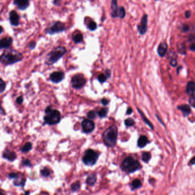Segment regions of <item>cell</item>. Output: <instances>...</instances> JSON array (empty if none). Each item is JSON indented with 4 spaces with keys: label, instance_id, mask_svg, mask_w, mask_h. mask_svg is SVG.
<instances>
[{
    "label": "cell",
    "instance_id": "6da1fadb",
    "mask_svg": "<svg viewBox=\"0 0 195 195\" xmlns=\"http://www.w3.org/2000/svg\"><path fill=\"white\" fill-rule=\"evenodd\" d=\"M22 54L16 50L5 51L0 56V62L5 65H9L22 61Z\"/></svg>",
    "mask_w": 195,
    "mask_h": 195
},
{
    "label": "cell",
    "instance_id": "7a4b0ae2",
    "mask_svg": "<svg viewBox=\"0 0 195 195\" xmlns=\"http://www.w3.org/2000/svg\"><path fill=\"white\" fill-rule=\"evenodd\" d=\"M118 137V129L115 125L106 129L102 134L104 144L108 147H114L117 143Z\"/></svg>",
    "mask_w": 195,
    "mask_h": 195
},
{
    "label": "cell",
    "instance_id": "3957f363",
    "mask_svg": "<svg viewBox=\"0 0 195 195\" xmlns=\"http://www.w3.org/2000/svg\"><path fill=\"white\" fill-rule=\"evenodd\" d=\"M67 52V49L61 46L54 48L46 56L45 63L48 66L53 65Z\"/></svg>",
    "mask_w": 195,
    "mask_h": 195
},
{
    "label": "cell",
    "instance_id": "277c9868",
    "mask_svg": "<svg viewBox=\"0 0 195 195\" xmlns=\"http://www.w3.org/2000/svg\"><path fill=\"white\" fill-rule=\"evenodd\" d=\"M121 167L123 171L128 173H134L141 168L139 161L131 156L125 158L121 163Z\"/></svg>",
    "mask_w": 195,
    "mask_h": 195
},
{
    "label": "cell",
    "instance_id": "5b68a950",
    "mask_svg": "<svg viewBox=\"0 0 195 195\" xmlns=\"http://www.w3.org/2000/svg\"><path fill=\"white\" fill-rule=\"evenodd\" d=\"M45 116L44 121L49 125L57 124L61 120V113L56 109H53L50 106H48L45 110Z\"/></svg>",
    "mask_w": 195,
    "mask_h": 195
},
{
    "label": "cell",
    "instance_id": "8992f818",
    "mask_svg": "<svg viewBox=\"0 0 195 195\" xmlns=\"http://www.w3.org/2000/svg\"><path fill=\"white\" fill-rule=\"evenodd\" d=\"M111 17L124 19L126 16V11L123 7H118L117 0H112L110 3Z\"/></svg>",
    "mask_w": 195,
    "mask_h": 195
},
{
    "label": "cell",
    "instance_id": "52a82bcc",
    "mask_svg": "<svg viewBox=\"0 0 195 195\" xmlns=\"http://www.w3.org/2000/svg\"><path fill=\"white\" fill-rule=\"evenodd\" d=\"M98 158V154L92 149H88L85 151L83 157V161L86 165L92 166L95 165Z\"/></svg>",
    "mask_w": 195,
    "mask_h": 195
},
{
    "label": "cell",
    "instance_id": "ba28073f",
    "mask_svg": "<svg viewBox=\"0 0 195 195\" xmlns=\"http://www.w3.org/2000/svg\"><path fill=\"white\" fill-rule=\"evenodd\" d=\"M66 30L65 24L60 21H56L52 25L46 29V33L51 35L61 33Z\"/></svg>",
    "mask_w": 195,
    "mask_h": 195
},
{
    "label": "cell",
    "instance_id": "9c48e42d",
    "mask_svg": "<svg viewBox=\"0 0 195 195\" xmlns=\"http://www.w3.org/2000/svg\"><path fill=\"white\" fill-rule=\"evenodd\" d=\"M87 83V80L81 74H77L73 76L71 79L72 86L76 89L82 88Z\"/></svg>",
    "mask_w": 195,
    "mask_h": 195
},
{
    "label": "cell",
    "instance_id": "30bf717a",
    "mask_svg": "<svg viewBox=\"0 0 195 195\" xmlns=\"http://www.w3.org/2000/svg\"><path fill=\"white\" fill-rule=\"evenodd\" d=\"M148 16L147 14H144L139 23L137 25V31L141 36L145 35L148 30Z\"/></svg>",
    "mask_w": 195,
    "mask_h": 195
},
{
    "label": "cell",
    "instance_id": "8fae6325",
    "mask_svg": "<svg viewBox=\"0 0 195 195\" xmlns=\"http://www.w3.org/2000/svg\"><path fill=\"white\" fill-rule=\"evenodd\" d=\"M81 126L83 132L86 134L92 132L95 128V124L94 122L89 119L84 120L81 123Z\"/></svg>",
    "mask_w": 195,
    "mask_h": 195
},
{
    "label": "cell",
    "instance_id": "7c38bea8",
    "mask_svg": "<svg viewBox=\"0 0 195 195\" xmlns=\"http://www.w3.org/2000/svg\"><path fill=\"white\" fill-rule=\"evenodd\" d=\"M65 78V74L61 71L54 72L50 75V80L52 82L55 84H58L61 82Z\"/></svg>",
    "mask_w": 195,
    "mask_h": 195
},
{
    "label": "cell",
    "instance_id": "4fadbf2b",
    "mask_svg": "<svg viewBox=\"0 0 195 195\" xmlns=\"http://www.w3.org/2000/svg\"><path fill=\"white\" fill-rule=\"evenodd\" d=\"M30 0H14L13 4L20 11L26 10L29 6Z\"/></svg>",
    "mask_w": 195,
    "mask_h": 195
},
{
    "label": "cell",
    "instance_id": "5bb4252c",
    "mask_svg": "<svg viewBox=\"0 0 195 195\" xmlns=\"http://www.w3.org/2000/svg\"><path fill=\"white\" fill-rule=\"evenodd\" d=\"M168 49V45L166 42H161L159 45L157 47V53L159 56L160 57H164L167 53Z\"/></svg>",
    "mask_w": 195,
    "mask_h": 195
},
{
    "label": "cell",
    "instance_id": "9a60e30c",
    "mask_svg": "<svg viewBox=\"0 0 195 195\" xmlns=\"http://www.w3.org/2000/svg\"><path fill=\"white\" fill-rule=\"evenodd\" d=\"M9 21L12 26H17L20 22V16L15 11H12L9 13Z\"/></svg>",
    "mask_w": 195,
    "mask_h": 195
},
{
    "label": "cell",
    "instance_id": "2e32d148",
    "mask_svg": "<svg viewBox=\"0 0 195 195\" xmlns=\"http://www.w3.org/2000/svg\"><path fill=\"white\" fill-rule=\"evenodd\" d=\"M13 43V38L11 37H5L0 40V49H9Z\"/></svg>",
    "mask_w": 195,
    "mask_h": 195
},
{
    "label": "cell",
    "instance_id": "e0dca14e",
    "mask_svg": "<svg viewBox=\"0 0 195 195\" xmlns=\"http://www.w3.org/2000/svg\"><path fill=\"white\" fill-rule=\"evenodd\" d=\"M3 157L5 159L8 160L11 162H12L16 159L17 155L15 152L10 151L8 149H5L3 153Z\"/></svg>",
    "mask_w": 195,
    "mask_h": 195
},
{
    "label": "cell",
    "instance_id": "ac0fdd59",
    "mask_svg": "<svg viewBox=\"0 0 195 195\" xmlns=\"http://www.w3.org/2000/svg\"><path fill=\"white\" fill-rule=\"evenodd\" d=\"M177 109L180 110L182 112V113L184 117L188 116L191 113L190 108L188 105H186V104L180 105L177 106Z\"/></svg>",
    "mask_w": 195,
    "mask_h": 195
},
{
    "label": "cell",
    "instance_id": "d6986e66",
    "mask_svg": "<svg viewBox=\"0 0 195 195\" xmlns=\"http://www.w3.org/2000/svg\"><path fill=\"white\" fill-rule=\"evenodd\" d=\"M194 83L190 81L187 84L186 88V93L188 95L190 96H194Z\"/></svg>",
    "mask_w": 195,
    "mask_h": 195
},
{
    "label": "cell",
    "instance_id": "ffe728a7",
    "mask_svg": "<svg viewBox=\"0 0 195 195\" xmlns=\"http://www.w3.org/2000/svg\"><path fill=\"white\" fill-rule=\"evenodd\" d=\"M149 143V141L148 138L144 135L141 136L137 141V145L140 148H144Z\"/></svg>",
    "mask_w": 195,
    "mask_h": 195
},
{
    "label": "cell",
    "instance_id": "44dd1931",
    "mask_svg": "<svg viewBox=\"0 0 195 195\" xmlns=\"http://www.w3.org/2000/svg\"><path fill=\"white\" fill-rule=\"evenodd\" d=\"M96 181H97L96 175L94 173H92L88 177L86 180V183L88 185L92 186H93L96 184Z\"/></svg>",
    "mask_w": 195,
    "mask_h": 195
},
{
    "label": "cell",
    "instance_id": "7402d4cb",
    "mask_svg": "<svg viewBox=\"0 0 195 195\" xmlns=\"http://www.w3.org/2000/svg\"><path fill=\"white\" fill-rule=\"evenodd\" d=\"M72 40L75 43L79 44V43H81L83 41L84 37L81 33H78L72 36Z\"/></svg>",
    "mask_w": 195,
    "mask_h": 195
},
{
    "label": "cell",
    "instance_id": "603a6c76",
    "mask_svg": "<svg viewBox=\"0 0 195 195\" xmlns=\"http://www.w3.org/2000/svg\"><path fill=\"white\" fill-rule=\"evenodd\" d=\"M178 52L182 54V55H186V47L185 45V44L184 42H180L177 44V46Z\"/></svg>",
    "mask_w": 195,
    "mask_h": 195
},
{
    "label": "cell",
    "instance_id": "cb8c5ba5",
    "mask_svg": "<svg viewBox=\"0 0 195 195\" xmlns=\"http://www.w3.org/2000/svg\"><path fill=\"white\" fill-rule=\"evenodd\" d=\"M19 177L18 176L17 178H15V181L13 182V184L16 186H21L22 187L24 186L25 184V182H26V179L25 178H22L21 179H19Z\"/></svg>",
    "mask_w": 195,
    "mask_h": 195
},
{
    "label": "cell",
    "instance_id": "d4e9b609",
    "mask_svg": "<svg viewBox=\"0 0 195 195\" xmlns=\"http://www.w3.org/2000/svg\"><path fill=\"white\" fill-rule=\"evenodd\" d=\"M137 110H138V111H139V113H140L141 117H142L143 121H144V122H145V123L149 126V127H150L152 129H153L154 128H153V124L150 122V121H149V120L147 119V118L146 116L144 115V114L143 113V112H142L141 110H140L139 108H137Z\"/></svg>",
    "mask_w": 195,
    "mask_h": 195
},
{
    "label": "cell",
    "instance_id": "484cf974",
    "mask_svg": "<svg viewBox=\"0 0 195 195\" xmlns=\"http://www.w3.org/2000/svg\"><path fill=\"white\" fill-rule=\"evenodd\" d=\"M32 147H33L32 144L30 142H28L26 144H25V145L22 147L21 150L24 153H28L30 151H31V149H32Z\"/></svg>",
    "mask_w": 195,
    "mask_h": 195
},
{
    "label": "cell",
    "instance_id": "4316f807",
    "mask_svg": "<svg viewBox=\"0 0 195 195\" xmlns=\"http://www.w3.org/2000/svg\"><path fill=\"white\" fill-rule=\"evenodd\" d=\"M142 185L141 182L140 180L139 179H135L134 180L131 184V186L133 189H137L140 188Z\"/></svg>",
    "mask_w": 195,
    "mask_h": 195
},
{
    "label": "cell",
    "instance_id": "83f0119b",
    "mask_svg": "<svg viewBox=\"0 0 195 195\" xmlns=\"http://www.w3.org/2000/svg\"><path fill=\"white\" fill-rule=\"evenodd\" d=\"M87 28L88 29L92 32H93L95 30H96L97 28V25L96 24V22L93 21H91L87 25Z\"/></svg>",
    "mask_w": 195,
    "mask_h": 195
},
{
    "label": "cell",
    "instance_id": "f1b7e54d",
    "mask_svg": "<svg viewBox=\"0 0 195 195\" xmlns=\"http://www.w3.org/2000/svg\"><path fill=\"white\" fill-rule=\"evenodd\" d=\"M108 112V109L107 108H102L98 112V114L101 118H104L106 116Z\"/></svg>",
    "mask_w": 195,
    "mask_h": 195
},
{
    "label": "cell",
    "instance_id": "f546056e",
    "mask_svg": "<svg viewBox=\"0 0 195 195\" xmlns=\"http://www.w3.org/2000/svg\"><path fill=\"white\" fill-rule=\"evenodd\" d=\"M142 160L145 163H148L151 159V155L149 152H144L142 154Z\"/></svg>",
    "mask_w": 195,
    "mask_h": 195
},
{
    "label": "cell",
    "instance_id": "4dcf8cb0",
    "mask_svg": "<svg viewBox=\"0 0 195 195\" xmlns=\"http://www.w3.org/2000/svg\"><path fill=\"white\" fill-rule=\"evenodd\" d=\"M80 189V183L79 181H77L74 183H73L71 185V190L73 192L78 191Z\"/></svg>",
    "mask_w": 195,
    "mask_h": 195
},
{
    "label": "cell",
    "instance_id": "1f68e13d",
    "mask_svg": "<svg viewBox=\"0 0 195 195\" xmlns=\"http://www.w3.org/2000/svg\"><path fill=\"white\" fill-rule=\"evenodd\" d=\"M41 175L43 176V177H48L50 176V170L48 168H43L41 170Z\"/></svg>",
    "mask_w": 195,
    "mask_h": 195
},
{
    "label": "cell",
    "instance_id": "d6a6232c",
    "mask_svg": "<svg viewBox=\"0 0 195 195\" xmlns=\"http://www.w3.org/2000/svg\"><path fill=\"white\" fill-rule=\"evenodd\" d=\"M124 123L126 127H130V126H132L133 125H134L135 122L134 119L131 118H128L125 120Z\"/></svg>",
    "mask_w": 195,
    "mask_h": 195
},
{
    "label": "cell",
    "instance_id": "836d02e7",
    "mask_svg": "<svg viewBox=\"0 0 195 195\" xmlns=\"http://www.w3.org/2000/svg\"><path fill=\"white\" fill-rule=\"evenodd\" d=\"M6 87L7 84L5 81L3 79H0V94L3 93L5 91Z\"/></svg>",
    "mask_w": 195,
    "mask_h": 195
},
{
    "label": "cell",
    "instance_id": "e575fe53",
    "mask_svg": "<svg viewBox=\"0 0 195 195\" xmlns=\"http://www.w3.org/2000/svg\"><path fill=\"white\" fill-rule=\"evenodd\" d=\"M107 77L105 75H104V74H100V75H98V77H97V80H98V81L100 82V83H105L106 81V80H107Z\"/></svg>",
    "mask_w": 195,
    "mask_h": 195
},
{
    "label": "cell",
    "instance_id": "d590c367",
    "mask_svg": "<svg viewBox=\"0 0 195 195\" xmlns=\"http://www.w3.org/2000/svg\"><path fill=\"white\" fill-rule=\"evenodd\" d=\"M181 30L182 33H187L190 30V26L188 24H182L181 27Z\"/></svg>",
    "mask_w": 195,
    "mask_h": 195
},
{
    "label": "cell",
    "instance_id": "8d00e7d4",
    "mask_svg": "<svg viewBox=\"0 0 195 195\" xmlns=\"http://www.w3.org/2000/svg\"><path fill=\"white\" fill-rule=\"evenodd\" d=\"M88 117L90 119H95L96 117V113L94 110H91L88 113Z\"/></svg>",
    "mask_w": 195,
    "mask_h": 195
},
{
    "label": "cell",
    "instance_id": "74e56055",
    "mask_svg": "<svg viewBox=\"0 0 195 195\" xmlns=\"http://www.w3.org/2000/svg\"><path fill=\"white\" fill-rule=\"evenodd\" d=\"M22 163L23 165H24L25 167H31L32 166L31 162L28 159H25L22 160Z\"/></svg>",
    "mask_w": 195,
    "mask_h": 195
},
{
    "label": "cell",
    "instance_id": "f35d334b",
    "mask_svg": "<svg viewBox=\"0 0 195 195\" xmlns=\"http://www.w3.org/2000/svg\"><path fill=\"white\" fill-rule=\"evenodd\" d=\"M170 65L172 67H176L177 65V60L176 58H172L170 61Z\"/></svg>",
    "mask_w": 195,
    "mask_h": 195
},
{
    "label": "cell",
    "instance_id": "ab89813d",
    "mask_svg": "<svg viewBox=\"0 0 195 195\" xmlns=\"http://www.w3.org/2000/svg\"><path fill=\"white\" fill-rule=\"evenodd\" d=\"M36 42L35 41H31L28 45V47L30 49L33 50L36 48Z\"/></svg>",
    "mask_w": 195,
    "mask_h": 195
},
{
    "label": "cell",
    "instance_id": "60d3db41",
    "mask_svg": "<svg viewBox=\"0 0 195 195\" xmlns=\"http://www.w3.org/2000/svg\"><path fill=\"white\" fill-rule=\"evenodd\" d=\"M189 104H190V105L193 107L194 108V104H195V98H194V96H191V97L190 98L189 100Z\"/></svg>",
    "mask_w": 195,
    "mask_h": 195
},
{
    "label": "cell",
    "instance_id": "b9f144b4",
    "mask_svg": "<svg viewBox=\"0 0 195 195\" xmlns=\"http://www.w3.org/2000/svg\"><path fill=\"white\" fill-rule=\"evenodd\" d=\"M18 176H19V174H17L16 173H11L8 175L9 178H10L11 179H15V178H17Z\"/></svg>",
    "mask_w": 195,
    "mask_h": 195
},
{
    "label": "cell",
    "instance_id": "7bdbcfd3",
    "mask_svg": "<svg viewBox=\"0 0 195 195\" xmlns=\"http://www.w3.org/2000/svg\"><path fill=\"white\" fill-rule=\"evenodd\" d=\"M191 11H186L185 12H184V15H185V17L186 19H189L191 17Z\"/></svg>",
    "mask_w": 195,
    "mask_h": 195
},
{
    "label": "cell",
    "instance_id": "ee69618b",
    "mask_svg": "<svg viewBox=\"0 0 195 195\" xmlns=\"http://www.w3.org/2000/svg\"><path fill=\"white\" fill-rule=\"evenodd\" d=\"M24 101V99L22 96H19L17 97V98L16 99V102L18 104H21Z\"/></svg>",
    "mask_w": 195,
    "mask_h": 195
},
{
    "label": "cell",
    "instance_id": "f6af8a7d",
    "mask_svg": "<svg viewBox=\"0 0 195 195\" xmlns=\"http://www.w3.org/2000/svg\"><path fill=\"white\" fill-rule=\"evenodd\" d=\"M101 104H102V105H108V104H109V100H107L106 98H102V99L101 100Z\"/></svg>",
    "mask_w": 195,
    "mask_h": 195
},
{
    "label": "cell",
    "instance_id": "bcb514c9",
    "mask_svg": "<svg viewBox=\"0 0 195 195\" xmlns=\"http://www.w3.org/2000/svg\"><path fill=\"white\" fill-rule=\"evenodd\" d=\"M189 49L192 52L195 51V44H190L189 46Z\"/></svg>",
    "mask_w": 195,
    "mask_h": 195
},
{
    "label": "cell",
    "instance_id": "7dc6e473",
    "mask_svg": "<svg viewBox=\"0 0 195 195\" xmlns=\"http://www.w3.org/2000/svg\"><path fill=\"white\" fill-rule=\"evenodd\" d=\"M105 73L106 74V77L107 78H110L111 76V71L109 69H106L105 71Z\"/></svg>",
    "mask_w": 195,
    "mask_h": 195
},
{
    "label": "cell",
    "instance_id": "c3c4849f",
    "mask_svg": "<svg viewBox=\"0 0 195 195\" xmlns=\"http://www.w3.org/2000/svg\"><path fill=\"white\" fill-rule=\"evenodd\" d=\"M132 112H133V109L132 108L129 107L128 108V109L126 110V114H131L132 113Z\"/></svg>",
    "mask_w": 195,
    "mask_h": 195
},
{
    "label": "cell",
    "instance_id": "681fc988",
    "mask_svg": "<svg viewBox=\"0 0 195 195\" xmlns=\"http://www.w3.org/2000/svg\"><path fill=\"white\" fill-rule=\"evenodd\" d=\"M194 163H195V159H194V157H192V159L190 160V161H189V164L191 165H193L194 164Z\"/></svg>",
    "mask_w": 195,
    "mask_h": 195
},
{
    "label": "cell",
    "instance_id": "f907efd6",
    "mask_svg": "<svg viewBox=\"0 0 195 195\" xmlns=\"http://www.w3.org/2000/svg\"><path fill=\"white\" fill-rule=\"evenodd\" d=\"M3 30H4V29H3V26H0V34H1L3 32Z\"/></svg>",
    "mask_w": 195,
    "mask_h": 195
},
{
    "label": "cell",
    "instance_id": "816d5d0a",
    "mask_svg": "<svg viewBox=\"0 0 195 195\" xmlns=\"http://www.w3.org/2000/svg\"><path fill=\"white\" fill-rule=\"evenodd\" d=\"M181 68H182V67H181V66H180V67L177 68V74L179 73V71H180V70Z\"/></svg>",
    "mask_w": 195,
    "mask_h": 195
},
{
    "label": "cell",
    "instance_id": "f5cc1de1",
    "mask_svg": "<svg viewBox=\"0 0 195 195\" xmlns=\"http://www.w3.org/2000/svg\"><path fill=\"white\" fill-rule=\"evenodd\" d=\"M61 1V0H54V4H57V2Z\"/></svg>",
    "mask_w": 195,
    "mask_h": 195
},
{
    "label": "cell",
    "instance_id": "db71d44e",
    "mask_svg": "<svg viewBox=\"0 0 195 195\" xmlns=\"http://www.w3.org/2000/svg\"><path fill=\"white\" fill-rule=\"evenodd\" d=\"M4 194V192L1 189H0V194Z\"/></svg>",
    "mask_w": 195,
    "mask_h": 195
},
{
    "label": "cell",
    "instance_id": "11a10c76",
    "mask_svg": "<svg viewBox=\"0 0 195 195\" xmlns=\"http://www.w3.org/2000/svg\"><path fill=\"white\" fill-rule=\"evenodd\" d=\"M155 1H159V0H155Z\"/></svg>",
    "mask_w": 195,
    "mask_h": 195
}]
</instances>
